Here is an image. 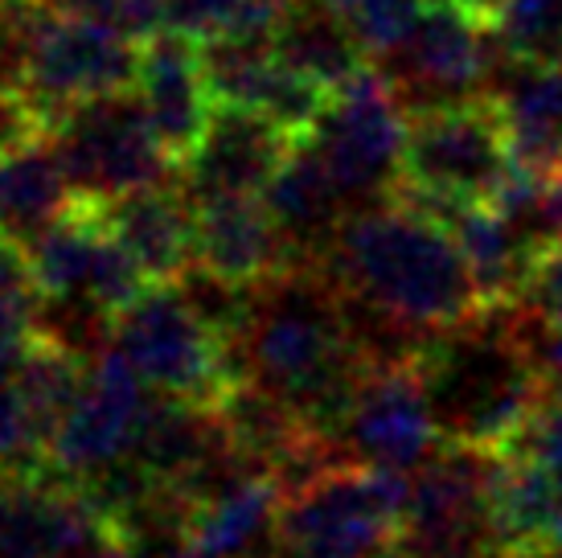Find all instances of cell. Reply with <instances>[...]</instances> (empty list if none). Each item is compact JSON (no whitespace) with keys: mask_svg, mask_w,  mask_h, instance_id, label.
Instances as JSON below:
<instances>
[{"mask_svg":"<svg viewBox=\"0 0 562 558\" xmlns=\"http://www.w3.org/2000/svg\"><path fill=\"white\" fill-rule=\"evenodd\" d=\"M235 357L243 378L280 394L325 435H337L361 378L374 366L353 337L345 292L325 264H288L250 283Z\"/></svg>","mask_w":562,"mask_h":558,"instance_id":"1","label":"cell"},{"mask_svg":"<svg viewBox=\"0 0 562 558\" xmlns=\"http://www.w3.org/2000/svg\"><path fill=\"white\" fill-rule=\"evenodd\" d=\"M321 264L353 304L423 345L484 304L448 222L403 193L353 210Z\"/></svg>","mask_w":562,"mask_h":558,"instance_id":"2","label":"cell"},{"mask_svg":"<svg viewBox=\"0 0 562 558\" xmlns=\"http://www.w3.org/2000/svg\"><path fill=\"white\" fill-rule=\"evenodd\" d=\"M436 427L452 444L505 451L547 399L542 378L517 342L505 304H481L415 357Z\"/></svg>","mask_w":562,"mask_h":558,"instance_id":"3","label":"cell"},{"mask_svg":"<svg viewBox=\"0 0 562 558\" xmlns=\"http://www.w3.org/2000/svg\"><path fill=\"white\" fill-rule=\"evenodd\" d=\"M140 46L108 21L49 9L42 0L16 4V91L42 127L99 94L132 91Z\"/></svg>","mask_w":562,"mask_h":558,"instance_id":"4","label":"cell"},{"mask_svg":"<svg viewBox=\"0 0 562 558\" xmlns=\"http://www.w3.org/2000/svg\"><path fill=\"white\" fill-rule=\"evenodd\" d=\"M411 472L341 460L283 496L280 550L288 558H378L403 538Z\"/></svg>","mask_w":562,"mask_h":558,"instance_id":"5","label":"cell"},{"mask_svg":"<svg viewBox=\"0 0 562 558\" xmlns=\"http://www.w3.org/2000/svg\"><path fill=\"white\" fill-rule=\"evenodd\" d=\"M111 345L148 387L172 399L214 406L243 382L235 345L189 304L177 283H148L127 309L115 312Z\"/></svg>","mask_w":562,"mask_h":558,"instance_id":"6","label":"cell"},{"mask_svg":"<svg viewBox=\"0 0 562 558\" xmlns=\"http://www.w3.org/2000/svg\"><path fill=\"white\" fill-rule=\"evenodd\" d=\"M514 165L497 99H464L411 115L403 156V181L394 193L423 210L493 202Z\"/></svg>","mask_w":562,"mask_h":558,"instance_id":"7","label":"cell"},{"mask_svg":"<svg viewBox=\"0 0 562 558\" xmlns=\"http://www.w3.org/2000/svg\"><path fill=\"white\" fill-rule=\"evenodd\" d=\"M411 111L391 78L361 70L328 94L325 111L300 140H308L353 210L386 202L403 181Z\"/></svg>","mask_w":562,"mask_h":558,"instance_id":"8","label":"cell"},{"mask_svg":"<svg viewBox=\"0 0 562 558\" xmlns=\"http://www.w3.org/2000/svg\"><path fill=\"white\" fill-rule=\"evenodd\" d=\"M46 136L75 198L87 202H111L132 189L177 181V160L153 136L136 91L99 94L91 103H79Z\"/></svg>","mask_w":562,"mask_h":558,"instance_id":"9","label":"cell"},{"mask_svg":"<svg viewBox=\"0 0 562 558\" xmlns=\"http://www.w3.org/2000/svg\"><path fill=\"white\" fill-rule=\"evenodd\" d=\"M501 451L443 439L415 472L406 493L403 538L419 558H488L493 546V484Z\"/></svg>","mask_w":562,"mask_h":558,"instance_id":"10","label":"cell"},{"mask_svg":"<svg viewBox=\"0 0 562 558\" xmlns=\"http://www.w3.org/2000/svg\"><path fill=\"white\" fill-rule=\"evenodd\" d=\"M505 63L488 13L469 0H427L403 42L386 54V78L406 111L481 99L488 75Z\"/></svg>","mask_w":562,"mask_h":558,"instance_id":"11","label":"cell"},{"mask_svg":"<svg viewBox=\"0 0 562 558\" xmlns=\"http://www.w3.org/2000/svg\"><path fill=\"white\" fill-rule=\"evenodd\" d=\"M153 399L157 390L144 382L115 345H108L87 366L79 399L49 439V468L66 481L82 484L103 468L127 460L136 451Z\"/></svg>","mask_w":562,"mask_h":558,"instance_id":"12","label":"cell"},{"mask_svg":"<svg viewBox=\"0 0 562 558\" xmlns=\"http://www.w3.org/2000/svg\"><path fill=\"white\" fill-rule=\"evenodd\" d=\"M124 543L79 481L0 472V558H103Z\"/></svg>","mask_w":562,"mask_h":558,"instance_id":"13","label":"cell"},{"mask_svg":"<svg viewBox=\"0 0 562 558\" xmlns=\"http://www.w3.org/2000/svg\"><path fill=\"white\" fill-rule=\"evenodd\" d=\"M333 439L358 465L415 472L443 444L415 361L370 366Z\"/></svg>","mask_w":562,"mask_h":558,"instance_id":"14","label":"cell"},{"mask_svg":"<svg viewBox=\"0 0 562 558\" xmlns=\"http://www.w3.org/2000/svg\"><path fill=\"white\" fill-rule=\"evenodd\" d=\"M30 264L42 295H91L108 312L127 309L148 288L144 271L103 226L99 202L75 198L30 243Z\"/></svg>","mask_w":562,"mask_h":558,"instance_id":"15","label":"cell"},{"mask_svg":"<svg viewBox=\"0 0 562 558\" xmlns=\"http://www.w3.org/2000/svg\"><path fill=\"white\" fill-rule=\"evenodd\" d=\"M296 136L243 103H218L198 148L177 165V186L193 205L210 198H263Z\"/></svg>","mask_w":562,"mask_h":558,"instance_id":"16","label":"cell"},{"mask_svg":"<svg viewBox=\"0 0 562 558\" xmlns=\"http://www.w3.org/2000/svg\"><path fill=\"white\" fill-rule=\"evenodd\" d=\"M132 91L140 99L144 120L153 127V136L160 140V148L181 165L198 148V140L210 127V115L218 108L214 87L205 78L202 46L172 30L148 33L140 46Z\"/></svg>","mask_w":562,"mask_h":558,"instance_id":"17","label":"cell"},{"mask_svg":"<svg viewBox=\"0 0 562 558\" xmlns=\"http://www.w3.org/2000/svg\"><path fill=\"white\" fill-rule=\"evenodd\" d=\"M193 264L250 288L296 259L263 198H210L193 205Z\"/></svg>","mask_w":562,"mask_h":558,"instance_id":"18","label":"cell"},{"mask_svg":"<svg viewBox=\"0 0 562 558\" xmlns=\"http://www.w3.org/2000/svg\"><path fill=\"white\" fill-rule=\"evenodd\" d=\"M99 214L148 283H177L193 267V202L177 181L99 202Z\"/></svg>","mask_w":562,"mask_h":558,"instance_id":"19","label":"cell"},{"mask_svg":"<svg viewBox=\"0 0 562 558\" xmlns=\"http://www.w3.org/2000/svg\"><path fill=\"white\" fill-rule=\"evenodd\" d=\"M263 202L288 238L296 264H321L337 231L345 226V217L353 214L349 198L333 181V172L325 169V160L316 156L308 140H296L292 153L283 156L271 186L263 189Z\"/></svg>","mask_w":562,"mask_h":558,"instance_id":"20","label":"cell"},{"mask_svg":"<svg viewBox=\"0 0 562 558\" xmlns=\"http://www.w3.org/2000/svg\"><path fill=\"white\" fill-rule=\"evenodd\" d=\"M280 484L267 472H247L193 505L186 543L210 558H276L280 555Z\"/></svg>","mask_w":562,"mask_h":558,"instance_id":"21","label":"cell"},{"mask_svg":"<svg viewBox=\"0 0 562 558\" xmlns=\"http://www.w3.org/2000/svg\"><path fill=\"white\" fill-rule=\"evenodd\" d=\"M436 217H443L448 231L456 234L484 304H505V300L521 295L533 255L547 243L542 234L514 222L509 214H501L497 205L488 202L443 205V210H436Z\"/></svg>","mask_w":562,"mask_h":558,"instance_id":"22","label":"cell"},{"mask_svg":"<svg viewBox=\"0 0 562 558\" xmlns=\"http://www.w3.org/2000/svg\"><path fill=\"white\" fill-rule=\"evenodd\" d=\"M70 202L75 189L66 181L49 136L0 153V234L30 247Z\"/></svg>","mask_w":562,"mask_h":558,"instance_id":"23","label":"cell"},{"mask_svg":"<svg viewBox=\"0 0 562 558\" xmlns=\"http://www.w3.org/2000/svg\"><path fill=\"white\" fill-rule=\"evenodd\" d=\"M271 42H276V54L283 63L321 82L325 91H337L366 70L361 42L325 0H292Z\"/></svg>","mask_w":562,"mask_h":558,"instance_id":"24","label":"cell"},{"mask_svg":"<svg viewBox=\"0 0 562 558\" xmlns=\"http://www.w3.org/2000/svg\"><path fill=\"white\" fill-rule=\"evenodd\" d=\"M87 366H91L87 357L70 354V349H63V345L42 337V333L30 337V349H25V357H21V366L13 373V387L21 394L25 411H30L37 435L46 439V448L54 432H58V423L66 418V411L79 399Z\"/></svg>","mask_w":562,"mask_h":558,"instance_id":"25","label":"cell"},{"mask_svg":"<svg viewBox=\"0 0 562 558\" xmlns=\"http://www.w3.org/2000/svg\"><path fill=\"white\" fill-rule=\"evenodd\" d=\"M488 25L505 63L521 70L562 66V0H497Z\"/></svg>","mask_w":562,"mask_h":558,"instance_id":"26","label":"cell"},{"mask_svg":"<svg viewBox=\"0 0 562 558\" xmlns=\"http://www.w3.org/2000/svg\"><path fill=\"white\" fill-rule=\"evenodd\" d=\"M292 0H165L160 30L186 33L189 42L226 37H276Z\"/></svg>","mask_w":562,"mask_h":558,"instance_id":"27","label":"cell"},{"mask_svg":"<svg viewBox=\"0 0 562 558\" xmlns=\"http://www.w3.org/2000/svg\"><path fill=\"white\" fill-rule=\"evenodd\" d=\"M325 4L349 25L370 58H386L427 0H325Z\"/></svg>","mask_w":562,"mask_h":558,"instance_id":"28","label":"cell"},{"mask_svg":"<svg viewBox=\"0 0 562 558\" xmlns=\"http://www.w3.org/2000/svg\"><path fill=\"white\" fill-rule=\"evenodd\" d=\"M505 451L533 460V465L547 468L550 477L562 484V390H554V394H547L538 403L530 423L517 432V439Z\"/></svg>","mask_w":562,"mask_h":558,"instance_id":"29","label":"cell"},{"mask_svg":"<svg viewBox=\"0 0 562 558\" xmlns=\"http://www.w3.org/2000/svg\"><path fill=\"white\" fill-rule=\"evenodd\" d=\"M42 4L108 21V25L132 33V37H148L165 25V0H42Z\"/></svg>","mask_w":562,"mask_h":558,"instance_id":"30","label":"cell"},{"mask_svg":"<svg viewBox=\"0 0 562 558\" xmlns=\"http://www.w3.org/2000/svg\"><path fill=\"white\" fill-rule=\"evenodd\" d=\"M37 300H42V292H37V279H33L30 247L0 234V312L33 321Z\"/></svg>","mask_w":562,"mask_h":558,"instance_id":"31","label":"cell"},{"mask_svg":"<svg viewBox=\"0 0 562 558\" xmlns=\"http://www.w3.org/2000/svg\"><path fill=\"white\" fill-rule=\"evenodd\" d=\"M533 309L562 325V238H547L530 264V276L521 283V295Z\"/></svg>","mask_w":562,"mask_h":558,"instance_id":"32","label":"cell"},{"mask_svg":"<svg viewBox=\"0 0 562 558\" xmlns=\"http://www.w3.org/2000/svg\"><path fill=\"white\" fill-rule=\"evenodd\" d=\"M554 94H559V111H562V66L554 70Z\"/></svg>","mask_w":562,"mask_h":558,"instance_id":"33","label":"cell"}]
</instances>
